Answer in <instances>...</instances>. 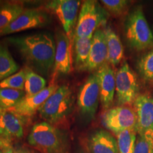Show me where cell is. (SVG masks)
Returning a JSON list of instances; mask_svg holds the SVG:
<instances>
[{
	"label": "cell",
	"mask_w": 153,
	"mask_h": 153,
	"mask_svg": "<svg viewBox=\"0 0 153 153\" xmlns=\"http://www.w3.org/2000/svg\"><path fill=\"white\" fill-rule=\"evenodd\" d=\"M7 41L16 48L28 68L47 75L53 68L56 43L50 34L36 33L12 37Z\"/></svg>",
	"instance_id": "cell-1"
},
{
	"label": "cell",
	"mask_w": 153,
	"mask_h": 153,
	"mask_svg": "<svg viewBox=\"0 0 153 153\" xmlns=\"http://www.w3.org/2000/svg\"><path fill=\"white\" fill-rule=\"evenodd\" d=\"M32 148L41 153H68L69 145L65 134L46 122L35 124L28 137Z\"/></svg>",
	"instance_id": "cell-2"
},
{
	"label": "cell",
	"mask_w": 153,
	"mask_h": 153,
	"mask_svg": "<svg viewBox=\"0 0 153 153\" xmlns=\"http://www.w3.org/2000/svg\"><path fill=\"white\" fill-rule=\"evenodd\" d=\"M73 92L68 85H61L38 111L45 122L53 126L60 125L72 112Z\"/></svg>",
	"instance_id": "cell-3"
},
{
	"label": "cell",
	"mask_w": 153,
	"mask_h": 153,
	"mask_svg": "<svg viewBox=\"0 0 153 153\" xmlns=\"http://www.w3.org/2000/svg\"><path fill=\"white\" fill-rule=\"evenodd\" d=\"M108 18V11L98 1H85L80 8L73 37L91 38L101 26H106Z\"/></svg>",
	"instance_id": "cell-4"
},
{
	"label": "cell",
	"mask_w": 153,
	"mask_h": 153,
	"mask_svg": "<svg viewBox=\"0 0 153 153\" xmlns=\"http://www.w3.org/2000/svg\"><path fill=\"white\" fill-rule=\"evenodd\" d=\"M125 33L128 45L136 51L153 47V34L140 7L134 9L126 19Z\"/></svg>",
	"instance_id": "cell-5"
},
{
	"label": "cell",
	"mask_w": 153,
	"mask_h": 153,
	"mask_svg": "<svg viewBox=\"0 0 153 153\" xmlns=\"http://www.w3.org/2000/svg\"><path fill=\"white\" fill-rule=\"evenodd\" d=\"M116 97L118 106L133 105L140 95L136 74L124 62L116 72Z\"/></svg>",
	"instance_id": "cell-6"
},
{
	"label": "cell",
	"mask_w": 153,
	"mask_h": 153,
	"mask_svg": "<svg viewBox=\"0 0 153 153\" xmlns=\"http://www.w3.org/2000/svg\"><path fill=\"white\" fill-rule=\"evenodd\" d=\"M102 124L116 135L126 130L136 129L137 115L133 105H122L106 110Z\"/></svg>",
	"instance_id": "cell-7"
},
{
	"label": "cell",
	"mask_w": 153,
	"mask_h": 153,
	"mask_svg": "<svg viewBox=\"0 0 153 153\" xmlns=\"http://www.w3.org/2000/svg\"><path fill=\"white\" fill-rule=\"evenodd\" d=\"M80 4L81 1L76 0H52L44 4L45 10L57 17L65 33L71 41L74 36Z\"/></svg>",
	"instance_id": "cell-8"
},
{
	"label": "cell",
	"mask_w": 153,
	"mask_h": 153,
	"mask_svg": "<svg viewBox=\"0 0 153 153\" xmlns=\"http://www.w3.org/2000/svg\"><path fill=\"white\" fill-rule=\"evenodd\" d=\"M100 101V89L97 72L89 76L79 89L77 105L82 116L87 120L94 118Z\"/></svg>",
	"instance_id": "cell-9"
},
{
	"label": "cell",
	"mask_w": 153,
	"mask_h": 153,
	"mask_svg": "<svg viewBox=\"0 0 153 153\" xmlns=\"http://www.w3.org/2000/svg\"><path fill=\"white\" fill-rule=\"evenodd\" d=\"M72 41L65 32L59 30L56 35V49L55 62L50 85H55L59 76L68 74L71 72Z\"/></svg>",
	"instance_id": "cell-10"
},
{
	"label": "cell",
	"mask_w": 153,
	"mask_h": 153,
	"mask_svg": "<svg viewBox=\"0 0 153 153\" xmlns=\"http://www.w3.org/2000/svg\"><path fill=\"white\" fill-rule=\"evenodd\" d=\"M51 19L45 10L40 9H27L0 33V36L23 31L30 28H42L48 25Z\"/></svg>",
	"instance_id": "cell-11"
},
{
	"label": "cell",
	"mask_w": 153,
	"mask_h": 153,
	"mask_svg": "<svg viewBox=\"0 0 153 153\" xmlns=\"http://www.w3.org/2000/svg\"><path fill=\"white\" fill-rule=\"evenodd\" d=\"M28 118L9 109L0 108V137L12 142L24 136V126Z\"/></svg>",
	"instance_id": "cell-12"
},
{
	"label": "cell",
	"mask_w": 153,
	"mask_h": 153,
	"mask_svg": "<svg viewBox=\"0 0 153 153\" xmlns=\"http://www.w3.org/2000/svg\"><path fill=\"white\" fill-rule=\"evenodd\" d=\"M58 87L59 86L57 84L50 85L43 91L35 95L25 96L16 106L9 108V110L24 117H31Z\"/></svg>",
	"instance_id": "cell-13"
},
{
	"label": "cell",
	"mask_w": 153,
	"mask_h": 153,
	"mask_svg": "<svg viewBox=\"0 0 153 153\" xmlns=\"http://www.w3.org/2000/svg\"><path fill=\"white\" fill-rule=\"evenodd\" d=\"M97 72L100 89V102L103 109L111 108L116 94V72L108 62Z\"/></svg>",
	"instance_id": "cell-14"
},
{
	"label": "cell",
	"mask_w": 153,
	"mask_h": 153,
	"mask_svg": "<svg viewBox=\"0 0 153 153\" xmlns=\"http://www.w3.org/2000/svg\"><path fill=\"white\" fill-rule=\"evenodd\" d=\"M108 59L106 39L104 30L99 28L95 32L91 39V47L87 62L83 71H97L106 64Z\"/></svg>",
	"instance_id": "cell-15"
},
{
	"label": "cell",
	"mask_w": 153,
	"mask_h": 153,
	"mask_svg": "<svg viewBox=\"0 0 153 153\" xmlns=\"http://www.w3.org/2000/svg\"><path fill=\"white\" fill-rule=\"evenodd\" d=\"M137 115L136 130L138 135L153 130V95L140 94L133 104Z\"/></svg>",
	"instance_id": "cell-16"
},
{
	"label": "cell",
	"mask_w": 153,
	"mask_h": 153,
	"mask_svg": "<svg viewBox=\"0 0 153 153\" xmlns=\"http://www.w3.org/2000/svg\"><path fill=\"white\" fill-rule=\"evenodd\" d=\"M87 146L90 153H119L117 140L104 130L91 134Z\"/></svg>",
	"instance_id": "cell-17"
},
{
	"label": "cell",
	"mask_w": 153,
	"mask_h": 153,
	"mask_svg": "<svg viewBox=\"0 0 153 153\" xmlns=\"http://www.w3.org/2000/svg\"><path fill=\"white\" fill-rule=\"evenodd\" d=\"M104 30L106 39L108 59L107 62L111 65L116 66L121 62L124 56L123 47L119 36L110 26H104Z\"/></svg>",
	"instance_id": "cell-18"
},
{
	"label": "cell",
	"mask_w": 153,
	"mask_h": 153,
	"mask_svg": "<svg viewBox=\"0 0 153 153\" xmlns=\"http://www.w3.org/2000/svg\"><path fill=\"white\" fill-rule=\"evenodd\" d=\"M91 38L73 37L74 62L76 70L83 71L87 64L91 47Z\"/></svg>",
	"instance_id": "cell-19"
},
{
	"label": "cell",
	"mask_w": 153,
	"mask_h": 153,
	"mask_svg": "<svg viewBox=\"0 0 153 153\" xmlns=\"http://www.w3.org/2000/svg\"><path fill=\"white\" fill-rule=\"evenodd\" d=\"M25 10L24 4L17 1H4L0 6V33Z\"/></svg>",
	"instance_id": "cell-20"
},
{
	"label": "cell",
	"mask_w": 153,
	"mask_h": 153,
	"mask_svg": "<svg viewBox=\"0 0 153 153\" xmlns=\"http://www.w3.org/2000/svg\"><path fill=\"white\" fill-rule=\"evenodd\" d=\"M19 69L9 49L4 44L0 43V82L16 73Z\"/></svg>",
	"instance_id": "cell-21"
},
{
	"label": "cell",
	"mask_w": 153,
	"mask_h": 153,
	"mask_svg": "<svg viewBox=\"0 0 153 153\" xmlns=\"http://www.w3.org/2000/svg\"><path fill=\"white\" fill-rule=\"evenodd\" d=\"M24 68L26 70V81L24 86L26 96H33L43 91L46 87L45 79L28 66Z\"/></svg>",
	"instance_id": "cell-22"
},
{
	"label": "cell",
	"mask_w": 153,
	"mask_h": 153,
	"mask_svg": "<svg viewBox=\"0 0 153 153\" xmlns=\"http://www.w3.org/2000/svg\"><path fill=\"white\" fill-rule=\"evenodd\" d=\"M26 96L24 90L13 89H0V108L9 109L16 106Z\"/></svg>",
	"instance_id": "cell-23"
},
{
	"label": "cell",
	"mask_w": 153,
	"mask_h": 153,
	"mask_svg": "<svg viewBox=\"0 0 153 153\" xmlns=\"http://www.w3.org/2000/svg\"><path fill=\"white\" fill-rule=\"evenodd\" d=\"M137 132L136 129L126 130L116 135L119 153H133Z\"/></svg>",
	"instance_id": "cell-24"
},
{
	"label": "cell",
	"mask_w": 153,
	"mask_h": 153,
	"mask_svg": "<svg viewBox=\"0 0 153 153\" xmlns=\"http://www.w3.org/2000/svg\"><path fill=\"white\" fill-rule=\"evenodd\" d=\"M137 67L143 79L146 82L153 83V49L140 59Z\"/></svg>",
	"instance_id": "cell-25"
},
{
	"label": "cell",
	"mask_w": 153,
	"mask_h": 153,
	"mask_svg": "<svg viewBox=\"0 0 153 153\" xmlns=\"http://www.w3.org/2000/svg\"><path fill=\"white\" fill-rule=\"evenodd\" d=\"M26 81V70L22 68L12 75L0 82V89H13L17 90H24Z\"/></svg>",
	"instance_id": "cell-26"
},
{
	"label": "cell",
	"mask_w": 153,
	"mask_h": 153,
	"mask_svg": "<svg viewBox=\"0 0 153 153\" xmlns=\"http://www.w3.org/2000/svg\"><path fill=\"white\" fill-rule=\"evenodd\" d=\"M133 153H153V130L137 134Z\"/></svg>",
	"instance_id": "cell-27"
},
{
	"label": "cell",
	"mask_w": 153,
	"mask_h": 153,
	"mask_svg": "<svg viewBox=\"0 0 153 153\" xmlns=\"http://www.w3.org/2000/svg\"><path fill=\"white\" fill-rule=\"evenodd\" d=\"M101 2L108 13L115 16H120L125 14L130 4V1L126 0H102Z\"/></svg>",
	"instance_id": "cell-28"
},
{
	"label": "cell",
	"mask_w": 153,
	"mask_h": 153,
	"mask_svg": "<svg viewBox=\"0 0 153 153\" xmlns=\"http://www.w3.org/2000/svg\"><path fill=\"white\" fill-rule=\"evenodd\" d=\"M12 142L9 140L0 137V151H4L7 149L11 148Z\"/></svg>",
	"instance_id": "cell-29"
},
{
	"label": "cell",
	"mask_w": 153,
	"mask_h": 153,
	"mask_svg": "<svg viewBox=\"0 0 153 153\" xmlns=\"http://www.w3.org/2000/svg\"><path fill=\"white\" fill-rule=\"evenodd\" d=\"M13 153H34V152L26 147L22 146L13 149Z\"/></svg>",
	"instance_id": "cell-30"
},
{
	"label": "cell",
	"mask_w": 153,
	"mask_h": 153,
	"mask_svg": "<svg viewBox=\"0 0 153 153\" xmlns=\"http://www.w3.org/2000/svg\"><path fill=\"white\" fill-rule=\"evenodd\" d=\"M78 153H90L89 152V150H88V148H83V149H81Z\"/></svg>",
	"instance_id": "cell-31"
},
{
	"label": "cell",
	"mask_w": 153,
	"mask_h": 153,
	"mask_svg": "<svg viewBox=\"0 0 153 153\" xmlns=\"http://www.w3.org/2000/svg\"><path fill=\"white\" fill-rule=\"evenodd\" d=\"M3 153H13V149H12V148L7 149V150H5L4 151Z\"/></svg>",
	"instance_id": "cell-32"
},
{
	"label": "cell",
	"mask_w": 153,
	"mask_h": 153,
	"mask_svg": "<svg viewBox=\"0 0 153 153\" xmlns=\"http://www.w3.org/2000/svg\"><path fill=\"white\" fill-rule=\"evenodd\" d=\"M4 2V1H1V0H0V6H1V4H2Z\"/></svg>",
	"instance_id": "cell-33"
},
{
	"label": "cell",
	"mask_w": 153,
	"mask_h": 153,
	"mask_svg": "<svg viewBox=\"0 0 153 153\" xmlns=\"http://www.w3.org/2000/svg\"><path fill=\"white\" fill-rule=\"evenodd\" d=\"M4 151H0V153H3Z\"/></svg>",
	"instance_id": "cell-34"
}]
</instances>
